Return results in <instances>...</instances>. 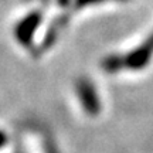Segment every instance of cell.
<instances>
[{
  "mask_svg": "<svg viewBox=\"0 0 153 153\" xmlns=\"http://www.w3.org/2000/svg\"><path fill=\"white\" fill-rule=\"evenodd\" d=\"M152 54H153V36L149 37L148 41L143 45L137 47L133 53H131L128 57H125L120 67L125 65V67H129V68H133V70L142 68V67H145L148 64V61L150 60Z\"/></svg>",
  "mask_w": 153,
  "mask_h": 153,
  "instance_id": "1",
  "label": "cell"
}]
</instances>
